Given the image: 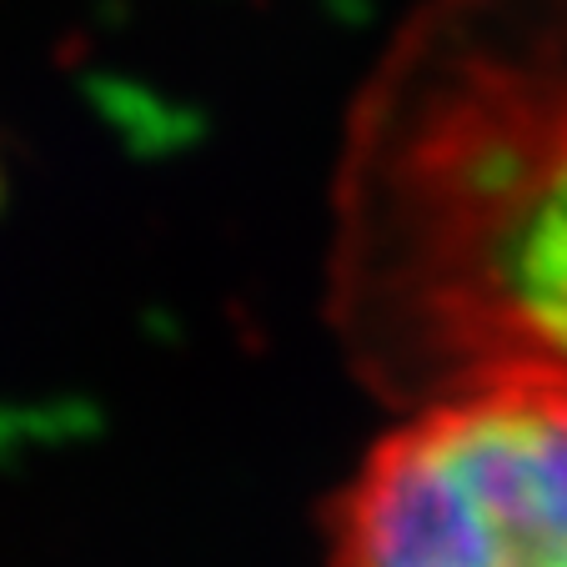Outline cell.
Wrapping results in <instances>:
<instances>
[{
    "mask_svg": "<svg viewBox=\"0 0 567 567\" xmlns=\"http://www.w3.org/2000/svg\"><path fill=\"white\" fill-rule=\"evenodd\" d=\"M327 567H567V362L507 352L372 442Z\"/></svg>",
    "mask_w": 567,
    "mask_h": 567,
    "instance_id": "6da1fadb",
    "label": "cell"
},
{
    "mask_svg": "<svg viewBox=\"0 0 567 567\" xmlns=\"http://www.w3.org/2000/svg\"><path fill=\"white\" fill-rule=\"evenodd\" d=\"M497 311L507 317L517 352H547L567 362V151L527 186L487 261Z\"/></svg>",
    "mask_w": 567,
    "mask_h": 567,
    "instance_id": "7a4b0ae2",
    "label": "cell"
}]
</instances>
